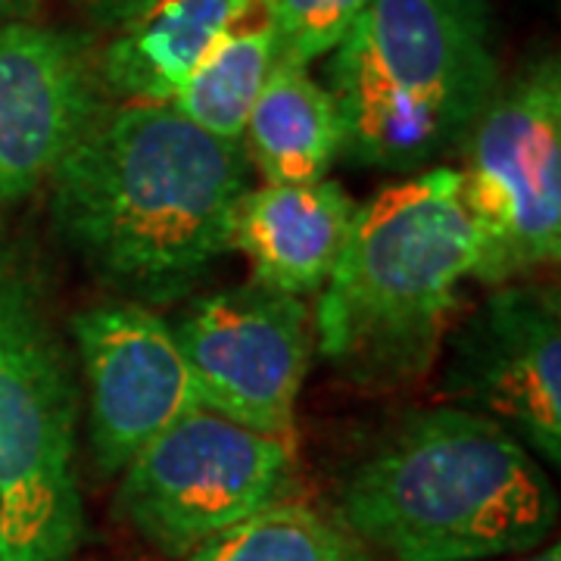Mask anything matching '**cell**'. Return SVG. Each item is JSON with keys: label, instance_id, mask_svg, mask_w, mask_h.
Masks as SVG:
<instances>
[{"label": "cell", "instance_id": "6da1fadb", "mask_svg": "<svg viewBox=\"0 0 561 561\" xmlns=\"http://www.w3.org/2000/svg\"><path fill=\"white\" fill-rule=\"evenodd\" d=\"M238 140L172 103H106L50 175L62 241L119 300L165 306L231 250L250 191Z\"/></svg>", "mask_w": 561, "mask_h": 561}, {"label": "cell", "instance_id": "7a4b0ae2", "mask_svg": "<svg viewBox=\"0 0 561 561\" xmlns=\"http://www.w3.org/2000/svg\"><path fill=\"white\" fill-rule=\"evenodd\" d=\"M334 518L393 561H493L542 546L559 496L505 427L440 402L402 415L353 465Z\"/></svg>", "mask_w": 561, "mask_h": 561}, {"label": "cell", "instance_id": "3957f363", "mask_svg": "<svg viewBox=\"0 0 561 561\" xmlns=\"http://www.w3.org/2000/svg\"><path fill=\"white\" fill-rule=\"evenodd\" d=\"M481 243L461 179L434 165L356 209L312 316V343L359 387L419 381L440 359L461 294L478 280Z\"/></svg>", "mask_w": 561, "mask_h": 561}, {"label": "cell", "instance_id": "277c9868", "mask_svg": "<svg viewBox=\"0 0 561 561\" xmlns=\"http://www.w3.org/2000/svg\"><path fill=\"white\" fill-rule=\"evenodd\" d=\"M500 81L486 0H368L321 84L337 103L346 157L415 175L459 153Z\"/></svg>", "mask_w": 561, "mask_h": 561}, {"label": "cell", "instance_id": "5b68a950", "mask_svg": "<svg viewBox=\"0 0 561 561\" xmlns=\"http://www.w3.org/2000/svg\"><path fill=\"white\" fill-rule=\"evenodd\" d=\"M79 390L38 265L0 228V561H72Z\"/></svg>", "mask_w": 561, "mask_h": 561}, {"label": "cell", "instance_id": "8992f818", "mask_svg": "<svg viewBox=\"0 0 561 561\" xmlns=\"http://www.w3.org/2000/svg\"><path fill=\"white\" fill-rule=\"evenodd\" d=\"M461 201L486 287L534 278L561 256V69L546 54L500 81L461 140Z\"/></svg>", "mask_w": 561, "mask_h": 561}, {"label": "cell", "instance_id": "52a82bcc", "mask_svg": "<svg viewBox=\"0 0 561 561\" xmlns=\"http://www.w3.org/2000/svg\"><path fill=\"white\" fill-rule=\"evenodd\" d=\"M294 483L297 440L197 409L128 461L116 508L162 556L184 559L234 524L290 500Z\"/></svg>", "mask_w": 561, "mask_h": 561}, {"label": "cell", "instance_id": "ba28073f", "mask_svg": "<svg viewBox=\"0 0 561 561\" xmlns=\"http://www.w3.org/2000/svg\"><path fill=\"white\" fill-rule=\"evenodd\" d=\"M437 393L561 465V302L546 280L490 287L440 346Z\"/></svg>", "mask_w": 561, "mask_h": 561}, {"label": "cell", "instance_id": "9c48e42d", "mask_svg": "<svg viewBox=\"0 0 561 561\" xmlns=\"http://www.w3.org/2000/svg\"><path fill=\"white\" fill-rule=\"evenodd\" d=\"M172 328L206 409L297 440V402L316 346L302 297L247 280L194 300Z\"/></svg>", "mask_w": 561, "mask_h": 561}, {"label": "cell", "instance_id": "30bf717a", "mask_svg": "<svg viewBox=\"0 0 561 561\" xmlns=\"http://www.w3.org/2000/svg\"><path fill=\"white\" fill-rule=\"evenodd\" d=\"M72 343L88 383V437L94 468L116 478L150 440L206 409L175 328L131 300L94 302L72 316Z\"/></svg>", "mask_w": 561, "mask_h": 561}, {"label": "cell", "instance_id": "8fae6325", "mask_svg": "<svg viewBox=\"0 0 561 561\" xmlns=\"http://www.w3.org/2000/svg\"><path fill=\"white\" fill-rule=\"evenodd\" d=\"M88 35L35 20L0 25V206L41 191L106 106Z\"/></svg>", "mask_w": 561, "mask_h": 561}, {"label": "cell", "instance_id": "7c38bea8", "mask_svg": "<svg viewBox=\"0 0 561 561\" xmlns=\"http://www.w3.org/2000/svg\"><path fill=\"white\" fill-rule=\"evenodd\" d=\"M359 203L337 181L260 184L243 194L231 250L253 265V280L280 294H319L341 260Z\"/></svg>", "mask_w": 561, "mask_h": 561}, {"label": "cell", "instance_id": "4fadbf2b", "mask_svg": "<svg viewBox=\"0 0 561 561\" xmlns=\"http://www.w3.org/2000/svg\"><path fill=\"white\" fill-rule=\"evenodd\" d=\"M253 0H147L98 50L106 94L169 103Z\"/></svg>", "mask_w": 561, "mask_h": 561}, {"label": "cell", "instance_id": "5bb4252c", "mask_svg": "<svg viewBox=\"0 0 561 561\" xmlns=\"http://www.w3.org/2000/svg\"><path fill=\"white\" fill-rule=\"evenodd\" d=\"M241 144L262 184L328 179L343 153L337 103L309 66L275 62L250 110Z\"/></svg>", "mask_w": 561, "mask_h": 561}, {"label": "cell", "instance_id": "9a60e30c", "mask_svg": "<svg viewBox=\"0 0 561 561\" xmlns=\"http://www.w3.org/2000/svg\"><path fill=\"white\" fill-rule=\"evenodd\" d=\"M278 62L272 22L253 0L184 79L172 106L221 140H243L250 110Z\"/></svg>", "mask_w": 561, "mask_h": 561}, {"label": "cell", "instance_id": "2e32d148", "mask_svg": "<svg viewBox=\"0 0 561 561\" xmlns=\"http://www.w3.org/2000/svg\"><path fill=\"white\" fill-rule=\"evenodd\" d=\"M181 561H378L334 515L280 500L197 546Z\"/></svg>", "mask_w": 561, "mask_h": 561}, {"label": "cell", "instance_id": "e0dca14e", "mask_svg": "<svg viewBox=\"0 0 561 561\" xmlns=\"http://www.w3.org/2000/svg\"><path fill=\"white\" fill-rule=\"evenodd\" d=\"M272 22L278 62L312 66L328 57L350 25L359 20L368 0H256Z\"/></svg>", "mask_w": 561, "mask_h": 561}, {"label": "cell", "instance_id": "ac0fdd59", "mask_svg": "<svg viewBox=\"0 0 561 561\" xmlns=\"http://www.w3.org/2000/svg\"><path fill=\"white\" fill-rule=\"evenodd\" d=\"M72 10H79L84 20H91L101 28H116L122 22L128 20L135 10H140L147 0H66Z\"/></svg>", "mask_w": 561, "mask_h": 561}, {"label": "cell", "instance_id": "d6986e66", "mask_svg": "<svg viewBox=\"0 0 561 561\" xmlns=\"http://www.w3.org/2000/svg\"><path fill=\"white\" fill-rule=\"evenodd\" d=\"M41 10V0H0V25L3 22H25Z\"/></svg>", "mask_w": 561, "mask_h": 561}, {"label": "cell", "instance_id": "ffe728a7", "mask_svg": "<svg viewBox=\"0 0 561 561\" xmlns=\"http://www.w3.org/2000/svg\"><path fill=\"white\" fill-rule=\"evenodd\" d=\"M524 561H561V549L552 546V549H542V552H537V556H530V559Z\"/></svg>", "mask_w": 561, "mask_h": 561}]
</instances>
